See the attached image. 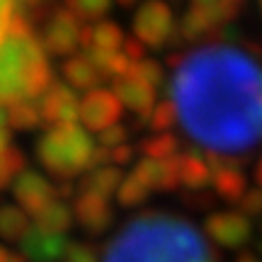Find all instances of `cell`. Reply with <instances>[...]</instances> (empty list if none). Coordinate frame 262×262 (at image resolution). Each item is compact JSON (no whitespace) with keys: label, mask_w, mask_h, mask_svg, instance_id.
I'll use <instances>...</instances> for the list:
<instances>
[{"label":"cell","mask_w":262,"mask_h":262,"mask_svg":"<svg viewBox=\"0 0 262 262\" xmlns=\"http://www.w3.org/2000/svg\"><path fill=\"white\" fill-rule=\"evenodd\" d=\"M124 104L122 100L114 95V90H93L80 100V122L85 129L90 131H107L117 126L119 117H122Z\"/></svg>","instance_id":"8"},{"label":"cell","mask_w":262,"mask_h":262,"mask_svg":"<svg viewBox=\"0 0 262 262\" xmlns=\"http://www.w3.org/2000/svg\"><path fill=\"white\" fill-rule=\"evenodd\" d=\"M206 233L219 245L235 250V248H243L250 241L253 226H250V219L243 211H216L206 219Z\"/></svg>","instance_id":"10"},{"label":"cell","mask_w":262,"mask_h":262,"mask_svg":"<svg viewBox=\"0 0 262 262\" xmlns=\"http://www.w3.org/2000/svg\"><path fill=\"white\" fill-rule=\"evenodd\" d=\"M25 168V156L22 150L10 143L8 131H0V189L10 185V180L17 178Z\"/></svg>","instance_id":"22"},{"label":"cell","mask_w":262,"mask_h":262,"mask_svg":"<svg viewBox=\"0 0 262 262\" xmlns=\"http://www.w3.org/2000/svg\"><path fill=\"white\" fill-rule=\"evenodd\" d=\"M226 5H231V8H235V10H241V5H243V0H224Z\"/></svg>","instance_id":"38"},{"label":"cell","mask_w":262,"mask_h":262,"mask_svg":"<svg viewBox=\"0 0 262 262\" xmlns=\"http://www.w3.org/2000/svg\"><path fill=\"white\" fill-rule=\"evenodd\" d=\"M124 32L114 22H97L93 27H83L80 47L85 51H124Z\"/></svg>","instance_id":"17"},{"label":"cell","mask_w":262,"mask_h":262,"mask_svg":"<svg viewBox=\"0 0 262 262\" xmlns=\"http://www.w3.org/2000/svg\"><path fill=\"white\" fill-rule=\"evenodd\" d=\"M175 122H178V110H175L172 100H163V102L156 104V110H153V114L148 119L150 129L158 131V134H170Z\"/></svg>","instance_id":"27"},{"label":"cell","mask_w":262,"mask_h":262,"mask_svg":"<svg viewBox=\"0 0 262 262\" xmlns=\"http://www.w3.org/2000/svg\"><path fill=\"white\" fill-rule=\"evenodd\" d=\"M178 168H180V185L187 187L189 192H199L211 185V168L209 160L196 156L192 150L178 153Z\"/></svg>","instance_id":"18"},{"label":"cell","mask_w":262,"mask_h":262,"mask_svg":"<svg viewBox=\"0 0 262 262\" xmlns=\"http://www.w3.org/2000/svg\"><path fill=\"white\" fill-rule=\"evenodd\" d=\"M104 262H214L194 226L168 214H143L124 226Z\"/></svg>","instance_id":"2"},{"label":"cell","mask_w":262,"mask_h":262,"mask_svg":"<svg viewBox=\"0 0 262 262\" xmlns=\"http://www.w3.org/2000/svg\"><path fill=\"white\" fill-rule=\"evenodd\" d=\"M126 139H129V131L124 129V126H112V129L102 131V134L97 136V148L114 150V148H119V146H124Z\"/></svg>","instance_id":"30"},{"label":"cell","mask_w":262,"mask_h":262,"mask_svg":"<svg viewBox=\"0 0 262 262\" xmlns=\"http://www.w3.org/2000/svg\"><path fill=\"white\" fill-rule=\"evenodd\" d=\"M73 202V216L75 221L83 226L90 235H102L114 221V209L110 204V199H104L93 192H75Z\"/></svg>","instance_id":"11"},{"label":"cell","mask_w":262,"mask_h":262,"mask_svg":"<svg viewBox=\"0 0 262 262\" xmlns=\"http://www.w3.org/2000/svg\"><path fill=\"white\" fill-rule=\"evenodd\" d=\"M29 219L19 206H3L0 209V235L8 241H22L29 233Z\"/></svg>","instance_id":"23"},{"label":"cell","mask_w":262,"mask_h":262,"mask_svg":"<svg viewBox=\"0 0 262 262\" xmlns=\"http://www.w3.org/2000/svg\"><path fill=\"white\" fill-rule=\"evenodd\" d=\"M172 66L170 95L189 139L226 158L262 143V63L253 54L211 44Z\"/></svg>","instance_id":"1"},{"label":"cell","mask_w":262,"mask_h":262,"mask_svg":"<svg viewBox=\"0 0 262 262\" xmlns=\"http://www.w3.org/2000/svg\"><path fill=\"white\" fill-rule=\"evenodd\" d=\"M51 83L41 39H37L27 17L17 15L0 39V107L39 100Z\"/></svg>","instance_id":"3"},{"label":"cell","mask_w":262,"mask_h":262,"mask_svg":"<svg viewBox=\"0 0 262 262\" xmlns=\"http://www.w3.org/2000/svg\"><path fill=\"white\" fill-rule=\"evenodd\" d=\"M66 3H68V10L80 22L102 19L110 12V0H66Z\"/></svg>","instance_id":"26"},{"label":"cell","mask_w":262,"mask_h":262,"mask_svg":"<svg viewBox=\"0 0 262 262\" xmlns=\"http://www.w3.org/2000/svg\"><path fill=\"white\" fill-rule=\"evenodd\" d=\"M134 34L143 47L160 49L178 34V25L172 17V10L163 0L143 3L134 17Z\"/></svg>","instance_id":"5"},{"label":"cell","mask_w":262,"mask_h":262,"mask_svg":"<svg viewBox=\"0 0 262 262\" xmlns=\"http://www.w3.org/2000/svg\"><path fill=\"white\" fill-rule=\"evenodd\" d=\"M131 175L139 180L148 192H153V189H175V187H180L178 156L168 160L141 158V163L136 165V170Z\"/></svg>","instance_id":"15"},{"label":"cell","mask_w":262,"mask_h":262,"mask_svg":"<svg viewBox=\"0 0 262 262\" xmlns=\"http://www.w3.org/2000/svg\"><path fill=\"white\" fill-rule=\"evenodd\" d=\"M241 211L245 216H260L262 214V189H250L241 199Z\"/></svg>","instance_id":"32"},{"label":"cell","mask_w":262,"mask_h":262,"mask_svg":"<svg viewBox=\"0 0 262 262\" xmlns=\"http://www.w3.org/2000/svg\"><path fill=\"white\" fill-rule=\"evenodd\" d=\"M63 78L71 88L93 93L100 90V83L104 80V75L100 73V68L88 58V54H75L63 63Z\"/></svg>","instance_id":"16"},{"label":"cell","mask_w":262,"mask_h":262,"mask_svg":"<svg viewBox=\"0 0 262 262\" xmlns=\"http://www.w3.org/2000/svg\"><path fill=\"white\" fill-rule=\"evenodd\" d=\"M10 255L12 253H8L5 248H0V262H10Z\"/></svg>","instance_id":"39"},{"label":"cell","mask_w":262,"mask_h":262,"mask_svg":"<svg viewBox=\"0 0 262 262\" xmlns=\"http://www.w3.org/2000/svg\"><path fill=\"white\" fill-rule=\"evenodd\" d=\"M146 196H148V189L143 187L134 175H129V178H124L122 187L117 192V202L122 206H136V204H141Z\"/></svg>","instance_id":"28"},{"label":"cell","mask_w":262,"mask_h":262,"mask_svg":"<svg viewBox=\"0 0 262 262\" xmlns=\"http://www.w3.org/2000/svg\"><path fill=\"white\" fill-rule=\"evenodd\" d=\"M122 172L114 168V165H104V168H95L90 170L88 175L83 178V182L78 185L80 192H93V194H100L104 199H110V196H117L119 187H122Z\"/></svg>","instance_id":"19"},{"label":"cell","mask_w":262,"mask_h":262,"mask_svg":"<svg viewBox=\"0 0 262 262\" xmlns=\"http://www.w3.org/2000/svg\"><path fill=\"white\" fill-rule=\"evenodd\" d=\"M12 192H15L19 209L27 216H39L49 204L56 202L58 194V189L51 187V182L47 178H41L39 172H34V170H22L15 178Z\"/></svg>","instance_id":"9"},{"label":"cell","mask_w":262,"mask_h":262,"mask_svg":"<svg viewBox=\"0 0 262 262\" xmlns=\"http://www.w3.org/2000/svg\"><path fill=\"white\" fill-rule=\"evenodd\" d=\"M119 3H122V5H131V3H134V0H119Z\"/></svg>","instance_id":"40"},{"label":"cell","mask_w":262,"mask_h":262,"mask_svg":"<svg viewBox=\"0 0 262 262\" xmlns=\"http://www.w3.org/2000/svg\"><path fill=\"white\" fill-rule=\"evenodd\" d=\"M71 224H73V214H71V209H68L63 202H58V199L54 204H49L39 216H34V226H37L39 231H44V233L66 235L68 228H71Z\"/></svg>","instance_id":"20"},{"label":"cell","mask_w":262,"mask_h":262,"mask_svg":"<svg viewBox=\"0 0 262 262\" xmlns=\"http://www.w3.org/2000/svg\"><path fill=\"white\" fill-rule=\"evenodd\" d=\"M209 168H211V182H214L216 194L226 199V202H238L243 199L248 192H245V175L241 165L235 163L233 158H226V156H209Z\"/></svg>","instance_id":"12"},{"label":"cell","mask_w":262,"mask_h":262,"mask_svg":"<svg viewBox=\"0 0 262 262\" xmlns=\"http://www.w3.org/2000/svg\"><path fill=\"white\" fill-rule=\"evenodd\" d=\"M41 3H47V0H19V5H25V8H34V5H41Z\"/></svg>","instance_id":"35"},{"label":"cell","mask_w":262,"mask_h":262,"mask_svg":"<svg viewBox=\"0 0 262 262\" xmlns=\"http://www.w3.org/2000/svg\"><path fill=\"white\" fill-rule=\"evenodd\" d=\"M10 262H27V257H25L22 253H12L10 255Z\"/></svg>","instance_id":"36"},{"label":"cell","mask_w":262,"mask_h":262,"mask_svg":"<svg viewBox=\"0 0 262 262\" xmlns=\"http://www.w3.org/2000/svg\"><path fill=\"white\" fill-rule=\"evenodd\" d=\"M39 39H41L44 51L54 54V56H68V54H73L75 49L80 47L83 25L68 8L56 10L44 25V32H41Z\"/></svg>","instance_id":"6"},{"label":"cell","mask_w":262,"mask_h":262,"mask_svg":"<svg viewBox=\"0 0 262 262\" xmlns=\"http://www.w3.org/2000/svg\"><path fill=\"white\" fill-rule=\"evenodd\" d=\"M131 73L136 75V78H141L146 85H150L153 90H156V88L160 85V80H163V68H160L153 58H143V61H139V63H134Z\"/></svg>","instance_id":"29"},{"label":"cell","mask_w":262,"mask_h":262,"mask_svg":"<svg viewBox=\"0 0 262 262\" xmlns=\"http://www.w3.org/2000/svg\"><path fill=\"white\" fill-rule=\"evenodd\" d=\"M219 32V22H216L211 15H206L204 10H196L192 8L182 17L180 22V34L189 41H199V39H206V37H214Z\"/></svg>","instance_id":"21"},{"label":"cell","mask_w":262,"mask_h":262,"mask_svg":"<svg viewBox=\"0 0 262 262\" xmlns=\"http://www.w3.org/2000/svg\"><path fill=\"white\" fill-rule=\"evenodd\" d=\"M255 178H257V185H260V189H262V160L257 163V170H255Z\"/></svg>","instance_id":"37"},{"label":"cell","mask_w":262,"mask_h":262,"mask_svg":"<svg viewBox=\"0 0 262 262\" xmlns=\"http://www.w3.org/2000/svg\"><path fill=\"white\" fill-rule=\"evenodd\" d=\"M37 102L39 112H41V122L49 129L61 126V124H75V119L80 117V100L73 88L63 80H54Z\"/></svg>","instance_id":"7"},{"label":"cell","mask_w":262,"mask_h":262,"mask_svg":"<svg viewBox=\"0 0 262 262\" xmlns=\"http://www.w3.org/2000/svg\"><path fill=\"white\" fill-rule=\"evenodd\" d=\"M71 241L66 235H54L39 231L37 226L29 228V233L19 241V253L32 262H58L66 257Z\"/></svg>","instance_id":"14"},{"label":"cell","mask_w":262,"mask_h":262,"mask_svg":"<svg viewBox=\"0 0 262 262\" xmlns=\"http://www.w3.org/2000/svg\"><path fill=\"white\" fill-rule=\"evenodd\" d=\"M260 5H262V0H260Z\"/></svg>","instance_id":"41"},{"label":"cell","mask_w":262,"mask_h":262,"mask_svg":"<svg viewBox=\"0 0 262 262\" xmlns=\"http://www.w3.org/2000/svg\"><path fill=\"white\" fill-rule=\"evenodd\" d=\"M8 119H10V126L22 129V131L37 129L39 124H44L41 122V112H39L37 100H25V102L10 104L8 107Z\"/></svg>","instance_id":"24"},{"label":"cell","mask_w":262,"mask_h":262,"mask_svg":"<svg viewBox=\"0 0 262 262\" xmlns=\"http://www.w3.org/2000/svg\"><path fill=\"white\" fill-rule=\"evenodd\" d=\"M63 262H97V253L88 243H71L66 250Z\"/></svg>","instance_id":"31"},{"label":"cell","mask_w":262,"mask_h":262,"mask_svg":"<svg viewBox=\"0 0 262 262\" xmlns=\"http://www.w3.org/2000/svg\"><path fill=\"white\" fill-rule=\"evenodd\" d=\"M114 95L122 100L124 107H129L131 112L141 117L143 122L150 119V114L156 110V90L146 85L141 78L134 73H126L122 78H114Z\"/></svg>","instance_id":"13"},{"label":"cell","mask_w":262,"mask_h":262,"mask_svg":"<svg viewBox=\"0 0 262 262\" xmlns=\"http://www.w3.org/2000/svg\"><path fill=\"white\" fill-rule=\"evenodd\" d=\"M235 262H260V260H257V255H253V253H241Z\"/></svg>","instance_id":"34"},{"label":"cell","mask_w":262,"mask_h":262,"mask_svg":"<svg viewBox=\"0 0 262 262\" xmlns=\"http://www.w3.org/2000/svg\"><path fill=\"white\" fill-rule=\"evenodd\" d=\"M15 5H19V0H0V39L8 34L12 19L17 17L15 15Z\"/></svg>","instance_id":"33"},{"label":"cell","mask_w":262,"mask_h":262,"mask_svg":"<svg viewBox=\"0 0 262 262\" xmlns=\"http://www.w3.org/2000/svg\"><path fill=\"white\" fill-rule=\"evenodd\" d=\"M39 163L61 180H71L85 170H95L97 143L88 136L85 126L61 124L44 131L37 141Z\"/></svg>","instance_id":"4"},{"label":"cell","mask_w":262,"mask_h":262,"mask_svg":"<svg viewBox=\"0 0 262 262\" xmlns=\"http://www.w3.org/2000/svg\"><path fill=\"white\" fill-rule=\"evenodd\" d=\"M143 150V158H153V160H168L178 156V139L172 134H158V136H150L141 143Z\"/></svg>","instance_id":"25"}]
</instances>
